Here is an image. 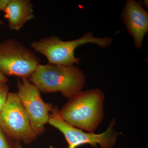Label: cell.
<instances>
[{
  "instance_id": "10",
  "label": "cell",
  "mask_w": 148,
  "mask_h": 148,
  "mask_svg": "<svg viewBox=\"0 0 148 148\" xmlns=\"http://www.w3.org/2000/svg\"><path fill=\"white\" fill-rule=\"evenodd\" d=\"M0 148H15L14 141L6 135L0 127Z\"/></svg>"
},
{
  "instance_id": "11",
  "label": "cell",
  "mask_w": 148,
  "mask_h": 148,
  "mask_svg": "<svg viewBox=\"0 0 148 148\" xmlns=\"http://www.w3.org/2000/svg\"><path fill=\"white\" fill-rule=\"evenodd\" d=\"M9 92L7 83H0V112L5 105Z\"/></svg>"
},
{
  "instance_id": "2",
  "label": "cell",
  "mask_w": 148,
  "mask_h": 148,
  "mask_svg": "<svg viewBox=\"0 0 148 148\" xmlns=\"http://www.w3.org/2000/svg\"><path fill=\"white\" fill-rule=\"evenodd\" d=\"M83 72L74 66L40 64L29 79L43 93L60 92L70 99L81 92L85 84Z\"/></svg>"
},
{
  "instance_id": "4",
  "label": "cell",
  "mask_w": 148,
  "mask_h": 148,
  "mask_svg": "<svg viewBox=\"0 0 148 148\" xmlns=\"http://www.w3.org/2000/svg\"><path fill=\"white\" fill-rule=\"evenodd\" d=\"M40 62L34 51L13 38L0 42V72L6 77L29 79Z\"/></svg>"
},
{
  "instance_id": "12",
  "label": "cell",
  "mask_w": 148,
  "mask_h": 148,
  "mask_svg": "<svg viewBox=\"0 0 148 148\" xmlns=\"http://www.w3.org/2000/svg\"><path fill=\"white\" fill-rule=\"evenodd\" d=\"M9 2V0H0V11L4 10L8 4Z\"/></svg>"
},
{
  "instance_id": "8",
  "label": "cell",
  "mask_w": 148,
  "mask_h": 148,
  "mask_svg": "<svg viewBox=\"0 0 148 148\" xmlns=\"http://www.w3.org/2000/svg\"><path fill=\"white\" fill-rule=\"evenodd\" d=\"M121 18L134 40L136 48L141 49L144 37L148 32V14L140 3L128 0L123 10Z\"/></svg>"
},
{
  "instance_id": "14",
  "label": "cell",
  "mask_w": 148,
  "mask_h": 148,
  "mask_svg": "<svg viewBox=\"0 0 148 148\" xmlns=\"http://www.w3.org/2000/svg\"><path fill=\"white\" fill-rule=\"evenodd\" d=\"M14 146L15 148H24L22 147L21 145L20 142H17V141H14ZM55 148H58V147H56Z\"/></svg>"
},
{
  "instance_id": "1",
  "label": "cell",
  "mask_w": 148,
  "mask_h": 148,
  "mask_svg": "<svg viewBox=\"0 0 148 148\" xmlns=\"http://www.w3.org/2000/svg\"><path fill=\"white\" fill-rule=\"evenodd\" d=\"M104 99L99 88L82 91L59 110V115L70 125L94 133L103 120Z\"/></svg>"
},
{
  "instance_id": "9",
  "label": "cell",
  "mask_w": 148,
  "mask_h": 148,
  "mask_svg": "<svg viewBox=\"0 0 148 148\" xmlns=\"http://www.w3.org/2000/svg\"><path fill=\"white\" fill-rule=\"evenodd\" d=\"M3 11L11 30L19 31L27 22L34 18L33 4L29 0H9Z\"/></svg>"
},
{
  "instance_id": "7",
  "label": "cell",
  "mask_w": 148,
  "mask_h": 148,
  "mask_svg": "<svg viewBox=\"0 0 148 148\" xmlns=\"http://www.w3.org/2000/svg\"><path fill=\"white\" fill-rule=\"evenodd\" d=\"M16 85V93L34 132L37 136L41 135L45 131L53 106L42 100L40 90L28 79H18Z\"/></svg>"
},
{
  "instance_id": "13",
  "label": "cell",
  "mask_w": 148,
  "mask_h": 148,
  "mask_svg": "<svg viewBox=\"0 0 148 148\" xmlns=\"http://www.w3.org/2000/svg\"><path fill=\"white\" fill-rule=\"evenodd\" d=\"M8 81L7 77L0 72V83H7Z\"/></svg>"
},
{
  "instance_id": "15",
  "label": "cell",
  "mask_w": 148,
  "mask_h": 148,
  "mask_svg": "<svg viewBox=\"0 0 148 148\" xmlns=\"http://www.w3.org/2000/svg\"><path fill=\"white\" fill-rule=\"evenodd\" d=\"M4 24L3 21H2V20H0V26L1 25H2L3 24Z\"/></svg>"
},
{
  "instance_id": "6",
  "label": "cell",
  "mask_w": 148,
  "mask_h": 148,
  "mask_svg": "<svg viewBox=\"0 0 148 148\" xmlns=\"http://www.w3.org/2000/svg\"><path fill=\"white\" fill-rule=\"evenodd\" d=\"M48 123L59 130L63 134L68 144V148H77L83 145H89L102 148H113L119 134L114 130L115 121L112 120L106 131L96 134L84 132L68 124L59 114V109L53 107L49 115Z\"/></svg>"
},
{
  "instance_id": "5",
  "label": "cell",
  "mask_w": 148,
  "mask_h": 148,
  "mask_svg": "<svg viewBox=\"0 0 148 148\" xmlns=\"http://www.w3.org/2000/svg\"><path fill=\"white\" fill-rule=\"evenodd\" d=\"M0 127L13 141L29 145L36 139L27 112L17 93L9 92L0 112Z\"/></svg>"
},
{
  "instance_id": "3",
  "label": "cell",
  "mask_w": 148,
  "mask_h": 148,
  "mask_svg": "<svg viewBox=\"0 0 148 148\" xmlns=\"http://www.w3.org/2000/svg\"><path fill=\"white\" fill-rule=\"evenodd\" d=\"M112 42L110 38H96L88 32L81 38L73 40L64 41L59 37L53 36L33 42L31 45L35 51L45 56L48 63L71 66L79 64L80 60L75 56V50L78 47L92 43L105 48Z\"/></svg>"
}]
</instances>
